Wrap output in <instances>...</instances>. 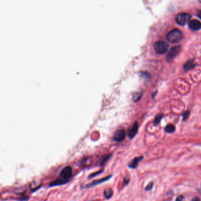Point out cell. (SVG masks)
<instances>
[{
  "mask_svg": "<svg viewBox=\"0 0 201 201\" xmlns=\"http://www.w3.org/2000/svg\"><path fill=\"white\" fill-rule=\"evenodd\" d=\"M73 175V168L70 166L64 167L60 172L59 176L56 179L52 181L49 184V187H55L64 185L67 183Z\"/></svg>",
  "mask_w": 201,
  "mask_h": 201,
  "instance_id": "cell-1",
  "label": "cell"
},
{
  "mask_svg": "<svg viewBox=\"0 0 201 201\" xmlns=\"http://www.w3.org/2000/svg\"><path fill=\"white\" fill-rule=\"evenodd\" d=\"M183 38L182 32L177 29H174L170 31L167 35V40L173 43H177L180 41Z\"/></svg>",
  "mask_w": 201,
  "mask_h": 201,
  "instance_id": "cell-2",
  "label": "cell"
},
{
  "mask_svg": "<svg viewBox=\"0 0 201 201\" xmlns=\"http://www.w3.org/2000/svg\"><path fill=\"white\" fill-rule=\"evenodd\" d=\"M112 175H110L109 176H107L106 177H103L99 179H97V180H95L93 182H92L90 183H88L86 185H84V186H82V188L84 189H89V188H92L95 187L96 186H97L99 185H100L104 182H106L107 180H109V179H110L112 177Z\"/></svg>",
  "mask_w": 201,
  "mask_h": 201,
  "instance_id": "cell-3",
  "label": "cell"
},
{
  "mask_svg": "<svg viewBox=\"0 0 201 201\" xmlns=\"http://www.w3.org/2000/svg\"><path fill=\"white\" fill-rule=\"evenodd\" d=\"M169 48V45L167 43L163 41H159L155 43L154 49L159 54H164L167 52Z\"/></svg>",
  "mask_w": 201,
  "mask_h": 201,
  "instance_id": "cell-4",
  "label": "cell"
},
{
  "mask_svg": "<svg viewBox=\"0 0 201 201\" xmlns=\"http://www.w3.org/2000/svg\"><path fill=\"white\" fill-rule=\"evenodd\" d=\"M191 15L188 13H180L177 17V21L180 25H183L188 23L190 21Z\"/></svg>",
  "mask_w": 201,
  "mask_h": 201,
  "instance_id": "cell-5",
  "label": "cell"
},
{
  "mask_svg": "<svg viewBox=\"0 0 201 201\" xmlns=\"http://www.w3.org/2000/svg\"><path fill=\"white\" fill-rule=\"evenodd\" d=\"M126 138V131L123 129H119L116 130L113 136V140L115 142H123Z\"/></svg>",
  "mask_w": 201,
  "mask_h": 201,
  "instance_id": "cell-6",
  "label": "cell"
},
{
  "mask_svg": "<svg viewBox=\"0 0 201 201\" xmlns=\"http://www.w3.org/2000/svg\"><path fill=\"white\" fill-rule=\"evenodd\" d=\"M180 50H181V47L179 46L172 48L169 51V52L167 56V59H166L167 61L169 62L171 61L179 54Z\"/></svg>",
  "mask_w": 201,
  "mask_h": 201,
  "instance_id": "cell-7",
  "label": "cell"
},
{
  "mask_svg": "<svg viewBox=\"0 0 201 201\" xmlns=\"http://www.w3.org/2000/svg\"><path fill=\"white\" fill-rule=\"evenodd\" d=\"M139 129V125L137 122H135L133 126L128 131V135L130 139H132L136 135Z\"/></svg>",
  "mask_w": 201,
  "mask_h": 201,
  "instance_id": "cell-8",
  "label": "cell"
},
{
  "mask_svg": "<svg viewBox=\"0 0 201 201\" xmlns=\"http://www.w3.org/2000/svg\"><path fill=\"white\" fill-rule=\"evenodd\" d=\"M143 159H144V157H143V156L135 157L133 159H132L130 161L129 164L128 165V167L130 168V169H136L138 167V166L139 165V162H141Z\"/></svg>",
  "mask_w": 201,
  "mask_h": 201,
  "instance_id": "cell-9",
  "label": "cell"
},
{
  "mask_svg": "<svg viewBox=\"0 0 201 201\" xmlns=\"http://www.w3.org/2000/svg\"><path fill=\"white\" fill-rule=\"evenodd\" d=\"M112 156H113L112 154H107L103 155L99 160V162H97L98 165L100 166V167L104 166L106 165L107 162L111 159Z\"/></svg>",
  "mask_w": 201,
  "mask_h": 201,
  "instance_id": "cell-10",
  "label": "cell"
},
{
  "mask_svg": "<svg viewBox=\"0 0 201 201\" xmlns=\"http://www.w3.org/2000/svg\"><path fill=\"white\" fill-rule=\"evenodd\" d=\"M189 28L193 30L198 31L201 29V23L196 20H192L189 23Z\"/></svg>",
  "mask_w": 201,
  "mask_h": 201,
  "instance_id": "cell-11",
  "label": "cell"
},
{
  "mask_svg": "<svg viewBox=\"0 0 201 201\" xmlns=\"http://www.w3.org/2000/svg\"><path fill=\"white\" fill-rule=\"evenodd\" d=\"M103 195H104L105 198L107 200H109L112 198V196L113 195V191L111 188H107L104 190Z\"/></svg>",
  "mask_w": 201,
  "mask_h": 201,
  "instance_id": "cell-12",
  "label": "cell"
},
{
  "mask_svg": "<svg viewBox=\"0 0 201 201\" xmlns=\"http://www.w3.org/2000/svg\"><path fill=\"white\" fill-rule=\"evenodd\" d=\"M195 63H194L193 60H190L189 61H188L187 62H186V63L184 64V69L186 71L192 69H193V67H195Z\"/></svg>",
  "mask_w": 201,
  "mask_h": 201,
  "instance_id": "cell-13",
  "label": "cell"
},
{
  "mask_svg": "<svg viewBox=\"0 0 201 201\" xmlns=\"http://www.w3.org/2000/svg\"><path fill=\"white\" fill-rule=\"evenodd\" d=\"M175 131V127L171 124L168 125L165 128V131L168 133H172Z\"/></svg>",
  "mask_w": 201,
  "mask_h": 201,
  "instance_id": "cell-14",
  "label": "cell"
},
{
  "mask_svg": "<svg viewBox=\"0 0 201 201\" xmlns=\"http://www.w3.org/2000/svg\"><path fill=\"white\" fill-rule=\"evenodd\" d=\"M104 172V169H100V170L96 172H94V173H91L90 175H89L88 177V179H92L93 177H96L97 176L102 174L103 172Z\"/></svg>",
  "mask_w": 201,
  "mask_h": 201,
  "instance_id": "cell-15",
  "label": "cell"
},
{
  "mask_svg": "<svg viewBox=\"0 0 201 201\" xmlns=\"http://www.w3.org/2000/svg\"><path fill=\"white\" fill-rule=\"evenodd\" d=\"M162 118H163V115H162V114L158 115L155 118H154V125L155 126L157 125L160 123V120H162Z\"/></svg>",
  "mask_w": 201,
  "mask_h": 201,
  "instance_id": "cell-16",
  "label": "cell"
},
{
  "mask_svg": "<svg viewBox=\"0 0 201 201\" xmlns=\"http://www.w3.org/2000/svg\"><path fill=\"white\" fill-rule=\"evenodd\" d=\"M30 199V197L27 196V195H23L20 198L15 199V200L17 201H27Z\"/></svg>",
  "mask_w": 201,
  "mask_h": 201,
  "instance_id": "cell-17",
  "label": "cell"
},
{
  "mask_svg": "<svg viewBox=\"0 0 201 201\" xmlns=\"http://www.w3.org/2000/svg\"><path fill=\"white\" fill-rule=\"evenodd\" d=\"M154 182H151L150 183H149V184L146 186V188H144V190L146 191H150L152 189H153L154 188Z\"/></svg>",
  "mask_w": 201,
  "mask_h": 201,
  "instance_id": "cell-18",
  "label": "cell"
},
{
  "mask_svg": "<svg viewBox=\"0 0 201 201\" xmlns=\"http://www.w3.org/2000/svg\"><path fill=\"white\" fill-rule=\"evenodd\" d=\"M130 179H128V177H125L123 179V186H125L128 185L129 183Z\"/></svg>",
  "mask_w": 201,
  "mask_h": 201,
  "instance_id": "cell-19",
  "label": "cell"
},
{
  "mask_svg": "<svg viewBox=\"0 0 201 201\" xmlns=\"http://www.w3.org/2000/svg\"><path fill=\"white\" fill-rule=\"evenodd\" d=\"M189 116V111H187V112H186L184 113V115H183V120H184V121H186V120L188 119V118Z\"/></svg>",
  "mask_w": 201,
  "mask_h": 201,
  "instance_id": "cell-20",
  "label": "cell"
},
{
  "mask_svg": "<svg viewBox=\"0 0 201 201\" xmlns=\"http://www.w3.org/2000/svg\"><path fill=\"white\" fill-rule=\"evenodd\" d=\"M175 201H185V197L183 195H179Z\"/></svg>",
  "mask_w": 201,
  "mask_h": 201,
  "instance_id": "cell-21",
  "label": "cell"
},
{
  "mask_svg": "<svg viewBox=\"0 0 201 201\" xmlns=\"http://www.w3.org/2000/svg\"><path fill=\"white\" fill-rule=\"evenodd\" d=\"M201 201V200H200L199 198L196 196V197H194V198L192 199V201Z\"/></svg>",
  "mask_w": 201,
  "mask_h": 201,
  "instance_id": "cell-22",
  "label": "cell"
},
{
  "mask_svg": "<svg viewBox=\"0 0 201 201\" xmlns=\"http://www.w3.org/2000/svg\"><path fill=\"white\" fill-rule=\"evenodd\" d=\"M198 17H199V18H201V11H199V12H198Z\"/></svg>",
  "mask_w": 201,
  "mask_h": 201,
  "instance_id": "cell-23",
  "label": "cell"
},
{
  "mask_svg": "<svg viewBox=\"0 0 201 201\" xmlns=\"http://www.w3.org/2000/svg\"></svg>",
  "mask_w": 201,
  "mask_h": 201,
  "instance_id": "cell-24",
  "label": "cell"
}]
</instances>
